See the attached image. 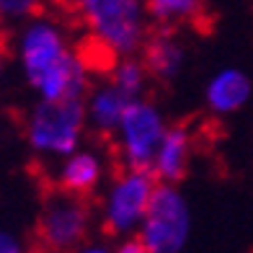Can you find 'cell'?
Masks as SVG:
<instances>
[{
	"label": "cell",
	"mask_w": 253,
	"mask_h": 253,
	"mask_svg": "<svg viewBox=\"0 0 253 253\" xmlns=\"http://www.w3.org/2000/svg\"><path fill=\"white\" fill-rule=\"evenodd\" d=\"M183 62H186V49L183 44L170 37V34H160L153 42H147L145 47V65L153 75L170 80L183 70Z\"/></svg>",
	"instance_id": "7c38bea8"
},
{
	"label": "cell",
	"mask_w": 253,
	"mask_h": 253,
	"mask_svg": "<svg viewBox=\"0 0 253 253\" xmlns=\"http://www.w3.org/2000/svg\"><path fill=\"white\" fill-rule=\"evenodd\" d=\"M73 253H114V248L106 246V243H98V240H85V243H80Z\"/></svg>",
	"instance_id": "ac0fdd59"
},
{
	"label": "cell",
	"mask_w": 253,
	"mask_h": 253,
	"mask_svg": "<svg viewBox=\"0 0 253 253\" xmlns=\"http://www.w3.org/2000/svg\"><path fill=\"white\" fill-rule=\"evenodd\" d=\"M8 67H10V54H8V49L3 47V42H0V90H3V85H5Z\"/></svg>",
	"instance_id": "d6986e66"
},
{
	"label": "cell",
	"mask_w": 253,
	"mask_h": 253,
	"mask_svg": "<svg viewBox=\"0 0 253 253\" xmlns=\"http://www.w3.org/2000/svg\"><path fill=\"white\" fill-rule=\"evenodd\" d=\"M147 65L137 57H119L117 65L111 67V83H117L126 96L132 98H140V93L145 90V83H147Z\"/></svg>",
	"instance_id": "4fadbf2b"
},
{
	"label": "cell",
	"mask_w": 253,
	"mask_h": 253,
	"mask_svg": "<svg viewBox=\"0 0 253 253\" xmlns=\"http://www.w3.org/2000/svg\"><path fill=\"white\" fill-rule=\"evenodd\" d=\"M93 44L109 57H132L147 39L145 0H67Z\"/></svg>",
	"instance_id": "7a4b0ae2"
},
{
	"label": "cell",
	"mask_w": 253,
	"mask_h": 253,
	"mask_svg": "<svg viewBox=\"0 0 253 253\" xmlns=\"http://www.w3.org/2000/svg\"><path fill=\"white\" fill-rule=\"evenodd\" d=\"M103 173H106L103 158L96 150H90V147H78L70 155L60 158L54 178H57V186L62 191L78 194V197H88L90 191H96L101 186Z\"/></svg>",
	"instance_id": "ba28073f"
},
{
	"label": "cell",
	"mask_w": 253,
	"mask_h": 253,
	"mask_svg": "<svg viewBox=\"0 0 253 253\" xmlns=\"http://www.w3.org/2000/svg\"><path fill=\"white\" fill-rule=\"evenodd\" d=\"M202 10V0H147V13L158 24H183L197 18Z\"/></svg>",
	"instance_id": "5bb4252c"
},
{
	"label": "cell",
	"mask_w": 253,
	"mask_h": 253,
	"mask_svg": "<svg viewBox=\"0 0 253 253\" xmlns=\"http://www.w3.org/2000/svg\"><path fill=\"white\" fill-rule=\"evenodd\" d=\"M132 101L134 98L126 96L117 83H111V80L96 85L88 93V101H85L88 124L101 134H114L119 122H122V117H124V111L129 109Z\"/></svg>",
	"instance_id": "8fae6325"
},
{
	"label": "cell",
	"mask_w": 253,
	"mask_h": 253,
	"mask_svg": "<svg viewBox=\"0 0 253 253\" xmlns=\"http://www.w3.org/2000/svg\"><path fill=\"white\" fill-rule=\"evenodd\" d=\"M0 253H31L26 240L8 227H0Z\"/></svg>",
	"instance_id": "2e32d148"
},
{
	"label": "cell",
	"mask_w": 253,
	"mask_h": 253,
	"mask_svg": "<svg viewBox=\"0 0 253 253\" xmlns=\"http://www.w3.org/2000/svg\"><path fill=\"white\" fill-rule=\"evenodd\" d=\"M191 132L186 126H168V132L160 142L158 153L153 158V176L160 181V183H178L189 170V163H191Z\"/></svg>",
	"instance_id": "30bf717a"
},
{
	"label": "cell",
	"mask_w": 253,
	"mask_h": 253,
	"mask_svg": "<svg viewBox=\"0 0 253 253\" xmlns=\"http://www.w3.org/2000/svg\"><path fill=\"white\" fill-rule=\"evenodd\" d=\"M114 253H150L145 248V243L137 235H129V238H122L119 246H114Z\"/></svg>",
	"instance_id": "e0dca14e"
},
{
	"label": "cell",
	"mask_w": 253,
	"mask_h": 253,
	"mask_svg": "<svg viewBox=\"0 0 253 253\" xmlns=\"http://www.w3.org/2000/svg\"><path fill=\"white\" fill-rule=\"evenodd\" d=\"M168 132V122L155 103L145 98H134L129 109L114 132L117 153L124 168H147L150 170L153 158L158 153L160 142Z\"/></svg>",
	"instance_id": "52a82bcc"
},
{
	"label": "cell",
	"mask_w": 253,
	"mask_h": 253,
	"mask_svg": "<svg viewBox=\"0 0 253 253\" xmlns=\"http://www.w3.org/2000/svg\"><path fill=\"white\" fill-rule=\"evenodd\" d=\"M194 227L189 199L176 183H158L137 238L150 253H183Z\"/></svg>",
	"instance_id": "5b68a950"
},
{
	"label": "cell",
	"mask_w": 253,
	"mask_h": 253,
	"mask_svg": "<svg viewBox=\"0 0 253 253\" xmlns=\"http://www.w3.org/2000/svg\"><path fill=\"white\" fill-rule=\"evenodd\" d=\"M85 101H42L26 117V142L37 155L60 160L78 150L85 134Z\"/></svg>",
	"instance_id": "3957f363"
},
{
	"label": "cell",
	"mask_w": 253,
	"mask_h": 253,
	"mask_svg": "<svg viewBox=\"0 0 253 253\" xmlns=\"http://www.w3.org/2000/svg\"><path fill=\"white\" fill-rule=\"evenodd\" d=\"M44 0H0V21L8 24H24V21L39 16Z\"/></svg>",
	"instance_id": "9a60e30c"
},
{
	"label": "cell",
	"mask_w": 253,
	"mask_h": 253,
	"mask_svg": "<svg viewBox=\"0 0 253 253\" xmlns=\"http://www.w3.org/2000/svg\"><path fill=\"white\" fill-rule=\"evenodd\" d=\"M31 253H54V251H47V248H42V251H31Z\"/></svg>",
	"instance_id": "ffe728a7"
},
{
	"label": "cell",
	"mask_w": 253,
	"mask_h": 253,
	"mask_svg": "<svg viewBox=\"0 0 253 253\" xmlns=\"http://www.w3.org/2000/svg\"><path fill=\"white\" fill-rule=\"evenodd\" d=\"M251 96H253V83L238 67H222V70H217L204 88L207 109L217 114V117L238 114L240 109H246Z\"/></svg>",
	"instance_id": "9c48e42d"
},
{
	"label": "cell",
	"mask_w": 253,
	"mask_h": 253,
	"mask_svg": "<svg viewBox=\"0 0 253 253\" xmlns=\"http://www.w3.org/2000/svg\"><path fill=\"white\" fill-rule=\"evenodd\" d=\"M13 54L37 98L65 101L85 96L90 80L88 60L54 18L39 13L24 21L13 39Z\"/></svg>",
	"instance_id": "6da1fadb"
},
{
	"label": "cell",
	"mask_w": 253,
	"mask_h": 253,
	"mask_svg": "<svg viewBox=\"0 0 253 253\" xmlns=\"http://www.w3.org/2000/svg\"><path fill=\"white\" fill-rule=\"evenodd\" d=\"M90 222L93 214L85 197L60 189L44 199L37 220V235L42 240V248L54 253H73L80 243L88 240Z\"/></svg>",
	"instance_id": "8992f818"
},
{
	"label": "cell",
	"mask_w": 253,
	"mask_h": 253,
	"mask_svg": "<svg viewBox=\"0 0 253 253\" xmlns=\"http://www.w3.org/2000/svg\"><path fill=\"white\" fill-rule=\"evenodd\" d=\"M158 178L147 168H124L101 197V222L117 238L137 235L147 207L158 189Z\"/></svg>",
	"instance_id": "277c9868"
}]
</instances>
